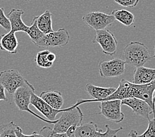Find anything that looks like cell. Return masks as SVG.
I'll return each instance as SVG.
<instances>
[{"mask_svg":"<svg viewBox=\"0 0 155 137\" xmlns=\"http://www.w3.org/2000/svg\"><path fill=\"white\" fill-rule=\"evenodd\" d=\"M155 89V79L152 82L145 84H137L130 82L125 79H121L118 88L112 94L102 101L121 99L125 98H137L145 101L153 109V114L155 115V106L153 104V97Z\"/></svg>","mask_w":155,"mask_h":137,"instance_id":"obj_1","label":"cell"},{"mask_svg":"<svg viewBox=\"0 0 155 137\" xmlns=\"http://www.w3.org/2000/svg\"><path fill=\"white\" fill-rule=\"evenodd\" d=\"M122 58L126 64L138 67L144 66L153 57L145 44L139 42H131L124 48Z\"/></svg>","mask_w":155,"mask_h":137,"instance_id":"obj_2","label":"cell"},{"mask_svg":"<svg viewBox=\"0 0 155 137\" xmlns=\"http://www.w3.org/2000/svg\"><path fill=\"white\" fill-rule=\"evenodd\" d=\"M83 116L79 106L73 105L61 112V117L56 120V123L54 124V131L56 132L64 133L72 126L78 127L82 124Z\"/></svg>","mask_w":155,"mask_h":137,"instance_id":"obj_3","label":"cell"},{"mask_svg":"<svg viewBox=\"0 0 155 137\" xmlns=\"http://www.w3.org/2000/svg\"><path fill=\"white\" fill-rule=\"evenodd\" d=\"M34 93H35V87L28 80H26L25 83L23 86L18 88L13 95L15 104L17 108L20 111H22V112H27L44 122L50 124H54L56 123V121H51L47 119H44L43 117L39 116L38 115L33 112L29 108L32 95Z\"/></svg>","mask_w":155,"mask_h":137,"instance_id":"obj_4","label":"cell"},{"mask_svg":"<svg viewBox=\"0 0 155 137\" xmlns=\"http://www.w3.org/2000/svg\"><path fill=\"white\" fill-rule=\"evenodd\" d=\"M105 127L106 130L103 132L102 129H98V125L93 121L82 123L77 127L75 136V137H117V133L124 129L123 127L112 129L109 125H106Z\"/></svg>","mask_w":155,"mask_h":137,"instance_id":"obj_5","label":"cell"},{"mask_svg":"<svg viewBox=\"0 0 155 137\" xmlns=\"http://www.w3.org/2000/svg\"><path fill=\"white\" fill-rule=\"evenodd\" d=\"M70 36L65 28H60L44 34L42 38L35 45L38 47H64L69 43Z\"/></svg>","mask_w":155,"mask_h":137,"instance_id":"obj_6","label":"cell"},{"mask_svg":"<svg viewBox=\"0 0 155 137\" xmlns=\"http://www.w3.org/2000/svg\"><path fill=\"white\" fill-rule=\"evenodd\" d=\"M25 81L23 75L16 69H7L0 72V84L4 86L9 95H13Z\"/></svg>","mask_w":155,"mask_h":137,"instance_id":"obj_7","label":"cell"},{"mask_svg":"<svg viewBox=\"0 0 155 137\" xmlns=\"http://www.w3.org/2000/svg\"><path fill=\"white\" fill-rule=\"evenodd\" d=\"M121 99L101 102L99 106L101 112L97 114L102 115L107 119L114 123H121L125 118L124 113L121 112Z\"/></svg>","mask_w":155,"mask_h":137,"instance_id":"obj_8","label":"cell"},{"mask_svg":"<svg viewBox=\"0 0 155 137\" xmlns=\"http://www.w3.org/2000/svg\"><path fill=\"white\" fill-rule=\"evenodd\" d=\"M93 43H97L101 46L102 52L106 55L113 56L116 54L117 41L115 35L107 29L96 31Z\"/></svg>","mask_w":155,"mask_h":137,"instance_id":"obj_9","label":"cell"},{"mask_svg":"<svg viewBox=\"0 0 155 137\" xmlns=\"http://www.w3.org/2000/svg\"><path fill=\"white\" fill-rule=\"evenodd\" d=\"M82 20L88 27L96 31L106 29L116 21L112 15H108L100 11L88 13L83 17Z\"/></svg>","mask_w":155,"mask_h":137,"instance_id":"obj_10","label":"cell"},{"mask_svg":"<svg viewBox=\"0 0 155 137\" xmlns=\"http://www.w3.org/2000/svg\"><path fill=\"white\" fill-rule=\"evenodd\" d=\"M125 64L126 63L119 58L101 61L98 65L100 75L103 78L120 77L125 72Z\"/></svg>","mask_w":155,"mask_h":137,"instance_id":"obj_11","label":"cell"},{"mask_svg":"<svg viewBox=\"0 0 155 137\" xmlns=\"http://www.w3.org/2000/svg\"><path fill=\"white\" fill-rule=\"evenodd\" d=\"M116 88L113 87H101L94 86L92 84H87L85 86V90L93 98L92 99H82L77 100L75 103L76 106H79L84 103L88 102H101L102 99L108 98L116 91Z\"/></svg>","mask_w":155,"mask_h":137,"instance_id":"obj_12","label":"cell"},{"mask_svg":"<svg viewBox=\"0 0 155 137\" xmlns=\"http://www.w3.org/2000/svg\"><path fill=\"white\" fill-rule=\"evenodd\" d=\"M121 104L131 108L133 113L139 116L149 119V116L153 113V109L148 103L143 99L137 98H125L121 100Z\"/></svg>","mask_w":155,"mask_h":137,"instance_id":"obj_13","label":"cell"},{"mask_svg":"<svg viewBox=\"0 0 155 137\" xmlns=\"http://www.w3.org/2000/svg\"><path fill=\"white\" fill-rule=\"evenodd\" d=\"M31 104L34 106L39 112L41 113L47 119L51 121H56L57 115L64 112L66 109H56L53 108L52 107L50 106L48 103L43 100L40 96H37L35 93L32 94V95Z\"/></svg>","mask_w":155,"mask_h":137,"instance_id":"obj_14","label":"cell"},{"mask_svg":"<svg viewBox=\"0 0 155 137\" xmlns=\"http://www.w3.org/2000/svg\"><path fill=\"white\" fill-rule=\"evenodd\" d=\"M155 79V69L145 67L144 66L136 67L132 78V83L137 84H145Z\"/></svg>","mask_w":155,"mask_h":137,"instance_id":"obj_15","label":"cell"},{"mask_svg":"<svg viewBox=\"0 0 155 137\" xmlns=\"http://www.w3.org/2000/svg\"><path fill=\"white\" fill-rule=\"evenodd\" d=\"M15 33L11 31L6 34L0 35V50L7 51L11 54H16L17 53L19 42Z\"/></svg>","mask_w":155,"mask_h":137,"instance_id":"obj_16","label":"cell"},{"mask_svg":"<svg viewBox=\"0 0 155 137\" xmlns=\"http://www.w3.org/2000/svg\"><path fill=\"white\" fill-rule=\"evenodd\" d=\"M24 14V11L22 9H12L11 11L7 14V18H9L12 30L15 32H23L27 33L28 28L27 25H26L22 19V16Z\"/></svg>","mask_w":155,"mask_h":137,"instance_id":"obj_17","label":"cell"},{"mask_svg":"<svg viewBox=\"0 0 155 137\" xmlns=\"http://www.w3.org/2000/svg\"><path fill=\"white\" fill-rule=\"evenodd\" d=\"M39 96L56 109H61L64 103V98L59 91H43Z\"/></svg>","mask_w":155,"mask_h":137,"instance_id":"obj_18","label":"cell"},{"mask_svg":"<svg viewBox=\"0 0 155 137\" xmlns=\"http://www.w3.org/2000/svg\"><path fill=\"white\" fill-rule=\"evenodd\" d=\"M36 22L40 30L44 34H48L53 32L52 27V14L50 10H46L44 13L39 16H36Z\"/></svg>","mask_w":155,"mask_h":137,"instance_id":"obj_19","label":"cell"},{"mask_svg":"<svg viewBox=\"0 0 155 137\" xmlns=\"http://www.w3.org/2000/svg\"><path fill=\"white\" fill-rule=\"evenodd\" d=\"M112 15L120 23L125 27H130L135 23V18L134 15L125 9H114L112 11Z\"/></svg>","mask_w":155,"mask_h":137,"instance_id":"obj_20","label":"cell"},{"mask_svg":"<svg viewBox=\"0 0 155 137\" xmlns=\"http://www.w3.org/2000/svg\"><path fill=\"white\" fill-rule=\"evenodd\" d=\"M26 34H27L28 36L30 37L32 42L34 44H35L36 42H38L44 36V35L45 34H44L38 28L37 25V22H36V17L33 18L31 26V27H28V28Z\"/></svg>","mask_w":155,"mask_h":137,"instance_id":"obj_21","label":"cell"},{"mask_svg":"<svg viewBox=\"0 0 155 137\" xmlns=\"http://www.w3.org/2000/svg\"><path fill=\"white\" fill-rule=\"evenodd\" d=\"M49 50H45L41 51H39L36 54L35 61L36 64L38 67L44 68V69H48L52 67L54 63L50 62L48 60V55L50 53Z\"/></svg>","mask_w":155,"mask_h":137,"instance_id":"obj_22","label":"cell"},{"mask_svg":"<svg viewBox=\"0 0 155 137\" xmlns=\"http://www.w3.org/2000/svg\"><path fill=\"white\" fill-rule=\"evenodd\" d=\"M16 127L17 125L13 121L2 125L0 128V137H18Z\"/></svg>","mask_w":155,"mask_h":137,"instance_id":"obj_23","label":"cell"},{"mask_svg":"<svg viewBox=\"0 0 155 137\" xmlns=\"http://www.w3.org/2000/svg\"><path fill=\"white\" fill-rule=\"evenodd\" d=\"M39 134L44 137H69L66 132H56L53 129L49 127H44L40 131Z\"/></svg>","mask_w":155,"mask_h":137,"instance_id":"obj_24","label":"cell"},{"mask_svg":"<svg viewBox=\"0 0 155 137\" xmlns=\"http://www.w3.org/2000/svg\"><path fill=\"white\" fill-rule=\"evenodd\" d=\"M138 137H155V116L153 119H149V125L147 130Z\"/></svg>","mask_w":155,"mask_h":137,"instance_id":"obj_25","label":"cell"},{"mask_svg":"<svg viewBox=\"0 0 155 137\" xmlns=\"http://www.w3.org/2000/svg\"><path fill=\"white\" fill-rule=\"evenodd\" d=\"M0 26L7 32H9L12 30L9 20L7 17L5 16L4 9L3 7H0Z\"/></svg>","mask_w":155,"mask_h":137,"instance_id":"obj_26","label":"cell"},{"mask_svg":"<svg viewBox=\"0 0 155 137\" xmlns=\"http://www.w3.org/2000/svg\"><path fill=\"white\" fill-rule=\"evenodd\" d=\"M114 1L122 7L133 8L138 4L139 0H114Z\"/></svg>","mask_w":155,"mask_h":137,"instance_id":"obj_27","label":"cell"},{"mask_svg":"<svg viewBox=\"0 0 155 137\" xmlns=\"http://www.w3.org/2000/svg\"><path fill=\"white\" fill-rule=\"evenodd\" d=\"M16 133L18 136V137H44L42 135H41L39 133H37L36 132H33L32 134L31 135H25L23 133V130L22 129L17 125L16 127Z\"/></svg>","mask_w":155,"mask_h":137,"instance_id":"obj_28","label":"cell"},{"mask_svg":"<svg viewBox=\"0 0 155 137\" xmlns=\"http://www.w3.org/2000/svg\"><path fill=\"white\" fill-rule=\"evenodd\" d=\"M2 100L7 102V98L5 94V88L0 84V101Z\"/></svg>","mask_w":155,"mask_h":137,"instance_id":"obj_29","label":"cell"},{"mask_svg":"<svg viewBox=\"0 0 155 137\" xmlns=\"http://www.w3.org/2000/svg\"><path fill=\"white\" fill-rule=\"evenodd\" d=\"M48 61L50 62L54 63V61H56V54L52 53V52H51V51H50V53L48 54Z\"/></svg>","mask_w":155,"mask_h":137,"instance_id":"obj_30","label":"cell"},{"mask_svg":"<svg viewBox=\"0 0 155 137\" xmlns=\"http://www.w3.org/2000/svg\"><path fill=\"white\" fill-rule=\"evenodd\" d=\"M128 135L130 137H138V132L135 130H131Z\"/></svg>","mask_w":155,"mask_h":137,"instance_id":"obj_31","label":"cell"},{"mask_svg":"<svg viewBox=\"0 0 155 137\" xmlns=\"http://www.w3.org/2000/svg\"><path fill=\"white\" fill-rule=\"evenodd\" d=\"M153 104L155 106V89L154 91V93H153Z\"/></svg>","mask_w":155,"mask_h":137,"instance_id":"obj_32","label":"cell"},{"mask_svg":"<svg viewBox=\"0 0 155 137\" xmlns=\"http://www.w3.org/2000/svg\"><path fill=\"white\" fill-rule=\"evenodd\" d=\"M69 137H75V134H70V135H68Z\"/></svg>","mask_w":155,"mask_h":137,"instance_id":"obj_33","label":"cell"},{"mask_svg":"<svg viewBox=\"0 0 155 137\" xmlns=\"http://www.w3.org/2000/svg\"><path fill=\"white\" fill-rule=\"evenodd\" d=\"M152 57L155 58V43H154V54L153 56H152Z\"/></svg>","mask_w":155,"mask_h":137,"instance_id":"obj_34","label":"cell"},{"mask_svg":"<svg viewBox=\"0 0 155 137\" xmlns=\"http://www.w3.org/2000/svg\"><path fill=\"white\" fill-rule=\"evenodd\" d=\"M24 1H26V2H29L30 0H24Z\"/></svg>","mask_w":155,"mask_h":137,"instance_id":"obj_35","label":"cell"},{"mask_svg":"<svg viewBox=\"0 0 155 137\" xmlns=\"http://www.w3.org/2000/svg\"><path fill=\"white\" fill-rule=\"evenodd\" d=\"M154 116H155V115H154Z\"/></svg>","mask_w":155,"mask_h":137,"instance_id":"obj_36","label":"cell"}]
</instances>
